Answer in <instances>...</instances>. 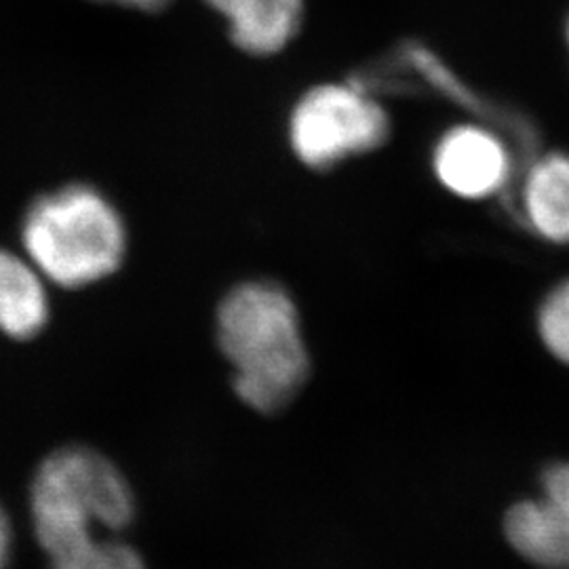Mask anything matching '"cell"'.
Wrapping results in <instances>:
<instances>
[{
  "label": "cell",
  "instance_id": "cell-1",
  "mask_svg": "<svg viewBox=\"0 0 569 569\" xmlns=\"http://www.w3.org/2000/svg\"><path fill=\"white\" fill-rule=\"evenodd\" d=\"M28 507L49 569H146L122 538L138 519L136 491L102 451L53 449L34 470Z\"/></svg>",
  "mask_w": 569,
  "mask_h": 569
},
{
  "label": "cell",
  "instance_id": "cell-2",
  "mask_svg": "<svg viewBox=\"0 0 569 569\" xmlns=\"http://www.w3.org/2000/svg\"><path fill=\"white\" fill-rule=\"evenodd\" d=\"M218 342L244 406L272 416L287 409L310 376L300 315L281 284L234 287L218 310Z\"/></svg>",
  "mask_w": 569,
  "mask_h": 569
},
{
  "label": "cell",
  "instance_id": "cell-3",
  "mask_svg": "<svg viewBox=\"0 0 569 569\" xmlns=\"http://www.w3.org/2000/svg\"><path fill=\"white\" fill-rule=\"evenodd\" d=\"M21 243L41 277L77 289L102 281L121 266L127 234L121 216L98 190L74 183L32 203Z\"/></svg>",
  "mask_w": 569,
  "mask_h": 569
},
{
  "label": "cell",
  "instance_id": "cell-4",
  "mask_svg": "<svg viewBox=\"0 0 569 569\" xmlns=\"http://www.w3.org/2000/svg\"><path fill=\"white\" fill-rule=\"evenodd\" d=\"M385 108L363 84H319L296 103L289 140L296 157L310 169L326 171L345 159L380 148L388 138Z\"/></svg>",
  "mask_w": 569,
  "mask_h": 569
},
{
  "label": "cell",
  "instance_id": "cell-5",
  "mask_svg": "<svg viewBox=\"0 0 569 569\" xmlns=\"http://www.w3.org/2000/svg\"><path fill=\"white\" fill-rule=\"evenodd\" d=\"M542 500L510 507L505 533L510 547L542 569H569V465L559 462L542 475Z\"/></svg>",
  "mask_w": 569,
  "mask_h": 569
},
{
  "label": "cell",
  "instance_id": "cell-6",
  "mask_svg": "<svg viewBox=\"0 0 569 569\" xmlns=\"http://www.w3.org/2000/svg\"><path fill=\"white\" fill-rule=\"evenodd\" d=\"M510 167L507 143L477 124L453 127L435 150L437 178L465 199H486L500 192L509 182Z\"/></svg>",
  "mask_w": 569,
  "mask_h": 569
},
{
  "label": "cell",
  "instance_id": "cell-7",
  "mask_svg": "<svg viewBox=\"0 0 569 569\" xmlns=\"http://www.w3.org/2000/svg\"><path fill=\"white\" fill-rule=\"evenodd\" d=\"M224 18L228 37L247 56L270 58L293 41L305 23L306 0H204Z\"/></svg>",
  "mask_w": 569,
  "mask_h": 569
},
{
  "label": "cell",
  "instance_id": "cell-8",
  "mask_svg": "<svg viewBox=\"0 0 569 569\" xmlns=\"http://www.w3.org/2000/svg\"><path fill=\"white\" fill-rule=\"evenodd\" d=\"M49 321V298L41 272L16 253L0 249V331L16 340L34 338Z\"/></svg>",
  "mask_w": 569,
  "mask_h": 569
},
{
  "label": "cell",
  "instance_id": "cell-9",
  "mask_svg": "<svg viewBox=\"0 0 569 569\" xmlns=\"http://www.w3.org/2000/svg\"><path fill=\"white\" fill-rule=\"evenodd\" d=\"M523 211L542 239L569 243V154L552 152L529 167Z\"/></svg>",
  "mask_w": 569,
  "mask_h": 569
},
{
  "label": "cell",
  "instance_id": "cell-10",
  "mask_svg": "<svg viewBox=\"0 0 569 569\" xmlns=\"http://www.w3.org/2000/svg\"><path fill=\"white\" fill-rule=\"evenodd\" d=\"M538 329L550 355L569 366V281L555 287L542 302Z\"/></svg>",
  "mask_w": 569,
  "mask_h": 569
},
{
  "label": "cell",
  "instance_id": "cell-11",
  "mask_svg": "<svg viewBox=\"0 0 569 569\" xmlns=\"http://www.w3.org/2000/svg\"><path fill=\"white\" fill-rule=\"evenodd\" d=\"M13 563V523L0 502V569H11Z\"/></svg>",
  "mask_w": 569,
  "mask_h": 569
},
{
  "label": "cell",
  "instance_id": "cell-12",
  "mask_svg": "<svg viewBox=\"0 0 569 569\" xmlns=\"http://www.w3.org/2000/svg\"><path fill=\"white\" fill-rule=\"evenodd\" d=\"M100 2H112V4H121V7H129V9L146 11V13H154V11L164 9L171 0H100Z\"/></svg>",
  "mask_w": 569,
  "mask_h": 569
},
{
  "label": "cell",
  "instance_id": "cell-13",
  "mask_svg": "<svg viewBox=\"0 0 569 569\" xmlns=\"http://www.w3.org/2000/svg\"><path fill=\"white\" fill-rule=\"evenodd\" d=\"M566 41H568L569 47V18L568 21H566Z\"/></svg>",
  "mask_w": 569,
  "mask_h": 569
}]
</instances>
